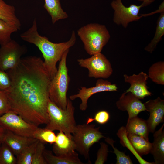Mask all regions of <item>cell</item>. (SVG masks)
<instances>
[{
    "mask_svg": "<svg viewBox=\"0 0 164 164\" xmlns=\"http://www.w3.org/2000/svg\"><path fill=\"white\" fill-rule=\"evenodd\" d=\"M20 37L23 40L35 45L40 51L44 59V66L51 80L57 73V63L64 52L75 44L76 40L75 32L73 31L70 39L67 42L55 43L50 41L47 37L39 33L36 18L32 26L22 33Z\"/></svg>",
    "mask_w": 164,
    "mask_h": 164,
    "instance_id": "cell-2",
    "label": "cell"
},
{
    "mask_svg": "<svg viewBox=\"0 0 164 164\" xmlns=\"http://www.w3.org/2000/svg\"><path fill=\"white\" fill-rule=\"evenodd\" d=\"M155 34L150 42L145 48L146 51L152 53L155 49L164 35V12L160 13L157 21Z\"/></svg>",
    "mask_w": 164,
    "mask_h": 164,
    "instance_id": "cell-23",
    "label": "cell"
},
{
    "mask_svg": "<svg viewBox=\"0 0 164 164\" xmlns=\"http://www.w3.org/2000/svg\"><path fill=\"white\" fill-rule=\"evenodd\" d=\"M117 135L120 139V142L124 147H127L134 155L141 164H155L154 162H150L144 159L135 151L128 140L125 127L122 126L118 130Z\"/></svg>",
    "mask_w": 164,
    "mask_h": 164,
    "instance_id": "cell-25",
    "label": "cell"
},
{
    "mask_svg": "<svg viewBox=\"0 0 164 164\" xmlns=\"http://www.w3.org/2000/svg\"><path fill=\"white\" fill-rule=\"evenodd\" d=\"M0 47V70L6 71L15 67L26 53V46L11 39Z\"/></svg>",
    "mask_w": 164,
    "mask_h": 164,
    "instance_id": "cell-8",
    "label": "cell"
},
{
    "mask_svg": "<svg viewBox=\"0 0 164 164\" xmlns=\"http://www.w3.org/2000/svg\"><path fill=\"white\" fill-rule=\"evenodd\" d=\"M164 124L153 134V142L150 152L154 158L155 164L164 163Z\"/></svg>",
    "mask_w": 164,
    "mask_h": 164,
    "instance_id": "cell-17",
    "label": "cell"
},
{
    "mask_svg": "<svg viewBox=\"0 0 164 164\" xmlns=\"http://www.w3.org/2000/svg\"><path fill=\"white\" fill-rule=\"evenodd\" d=\"M11 81L7 73L0 70V90L5 91L10 86Z\"/></svg>",
    "mask_w": 164,
    "mask_h": 164,
    "instance_id": "cell-35",
    "label": "cell"
},
{
    "mask_svg": "<svg viewBox=\"0 0 164 164\" xmlns=\"http://www.w3.org/2000/svg\"><path fill=\"white\" fill-rule=\"evenodd\" d=\"M111 5L114 10V22L125 28L127 27L130 22L138 21L142 17L138 15L140 10L142 7V4L137 5L132 4L127 7L124 5L121 0H114Z\"/></svg>",
    "mask_w": 164,
    "mask_h": 164,
    "instance_id": "cell-10",
    "label": "cell"
},
{
    "mask_svg": "<svg viewBox=\"0 0 164 164\" xmlns=\"http://www.w3.org/2000/svg\"><path fill=\"white\" fill-rule=\"evenodd\" d=\"M8 99L4 91L0 90V116L10 110Z\"/></svg>",
    "mask_w": 164,
    "mask_h": 164,
    "instance_id": "cell-34",
    "label": "cell"
},
{
    "mask_svg": "<svg viewBox=\"0 0 164 164\" xmlns=\"http://www.w3.org/2000/svg\"><path fill=\"white\" fill-rule=\"evenodd\" d=\"M0 19L15 26L18 30L21 29L20 21L16 15L15 7L0 0Z\"/></svg>",
    "mask_w": 164,
    "mask_h": 164,
    "instance_id": "cell-20",
    "label": "cell"
},
{
    "mask_svg": "<svg viewBox=\"0 0 164 164\" xmlns=\"http://www.w3.org/2000/svg\"><path fill=\"white\" fill-rule=\"evenodd\" d=\"M77 61L80 66L88 69L89 77L106 79L113 73L110 61L101 53L92 55L88 58L78 59Z\"/></svg>",
    "mask_w": 164,
    "mask_h": 164,
    "instance_id": "cell-7",
    "label": "cell"
},
{
    "mask_svg": "<svg viewBox=\"0 0 164 164\" xmlns=\"http://www.w3.org/2000/svg\"><path fill=\"white\" fill-rule=\"evenodd\" d=\"M11 81L4 91L10 110L27 122L38 127L46 125L51 79L40 57H22L14 68L6 71Z\"/></svg>",
    "mask_w": 164,
    "mask_h": 164,
    "instance_id": "cell-1",
    "label": "cell"
},
{
    "mask_svg": "<svg viewBox=\"0 0 164 164\" xmlns=\"http://www.w3.org/2000/svg\"><path fill=\"white\" fill-rule=\"evenodd\" d=\"M77 32L84 49L91 56L101 53L110 38L106 26L97 23L87 24L79 28Z\"/></svg>",
    "mask_w": 164,
    "mask_h": 164,
    "instance_id": "cell-5",
    "label": "cell"
},
{
    "mask_svg": "<svg viewBox=\"0 0 164 164\" xmlns=\"http://www.w3.org/2000/svg\"><path fill=\"white\" fill-rule=\"evenodd\" d=\"M33 138L45 144H52L56 141V135L50 129L38 127L34 132Z\"/></svg>",
    "mask_w": 164,
    "mask_h": 164,
    "instance_id": "cell-26",
    "label": "cell"
},
{
    "mask_svg": "<svg viewBox=\"0 0 164 164\" xmlns=\"http://www.w3.org/2000/svg\"><path fill=\"white\" fill-rule=\"evenodd\" d=\"M142 2L141 4L142 7L147 6L154 2L155 0H137Z\"/></svg>",
    "mask_w": 164,
    "mask_h": 164,
    "instance_id": "cell-37",
    "label": "cell"
},
{
    "mask_svg": "<svg viewBox=\"0 0 164 164\" xmlns=\"http://www.w3.org/2000/svg\"><path fill=\"white\" fill-rule=\"evenodd\" d=\"M148 77L155 83L164 85V62L160 61L152 64L148 70Z\"/></svg>",
    "mask_w": 164,
    "mask_h": 164,
    "instance_id": "cell-24",
    "label": "cell"
},
{
    "mask_svg": "<svg viewBox=\"0 0 164 164\" xmlns=\"http://www.w3.org/2000/svg\"><path fill=\"white\" fill-rule=\"evenodd\" d=\"M127 137L136 152L141 156L150 153L152 143L143 137L132 134H127Z\"/></svg>",
    "mask_w": 164,
    "mask_h": 164,
    "instance_id": "cell-22",
    "label": "cell"
},
{
    "mask_svg": "<svg viewBox=\"0 0 164 164\" xmlns=\"http://www.w3.org/2000/svg\"><path fill=\"white\" fill-rule=\"evenodd\" d=\"M125 128L127 134L138 135L149 141V132L146 121L138 116L131 118L128 119Z\"/></svg>",
    "mask_w": 164,
    "mask_h": 164,
    "instance_id": "cell-18",
    "label": "cell"
},
{
    "mask_svg": "<svg viewBox=\"0 0 164 164\" xmlns=\"http://www.w3.org/2000/svg\"><path fill=\"white\" fill-rule=\"evenodd\" d=\"M47 112L49 121L45 128L53 131H61L72 137L77 125L74 118L75 108L72 102L67 98L66 108L63 109L49 100Z\"/></svg>",
    "mask_w": 164,
    "mask_h": 164,
    "instance_id": "cell-3",
    "label": "cell"
},
{
    "mask_svg": "<svg viewBox=\"0 0 164 164\" xmlns=\"http://www.w3.org/2000/svg\"><path fill=\"white\" fill-rule=\"evenodd\" d=\"M18 30L14 26L0 19V45L2 46L10 41L12 34Z\"/></svg>",
    "mask_w": 164,
    "mask_h": 164,
    "instance_id": "cell-27",
    "label": "cell"
},
{
    "mask_svg": "<svg viewBox=\"0 0 164 164\" xmlns=\"http://www.w3.org/2000/svg\"><path fill=\"white\" fill-rule=\"evenodd\" d=\"M36 140L33 138L20 136L6 130L3 142L9 147L16 157L23 149Z\"/></svg>",
    "mask_w": 164,
    "mask_h": 164,
    "instance_id": "cell-15",
    "label": "cell"
},
{
    "mask_svg": "<svg viewBox=\"0 0 164 164\" xmlns=\"http://www.w3.org/2000/svg\"><path fill=\"white\" fill-rule=\"evenodd\" d=\"M100 144V147L97 153V159L95 164H103L107 160L109 152L108 145L103 142Z\"/></svg>",
    "mask_w": 164,
    "mask_h": 164,
    "instance_id": "cell-33",
    "label": "cell"
},
{
    "mask_svg": "<svg viewBox=\"0 0 164 164\" xmlns=\"http://www.w3.org/2000/svg\"><path fill=\"white\" fill-rule=\"evenodd\" d=\"M0 126L17 135L31 138L38 127L27 122L11 110L0 116Z\"/></svg>",
    "mask_w": 164,
    "mask_h": 164,
    "instance_id": "cell-9",
    "label": "cell"
},
{
    "mask_svg": "<svg viewBox=\"0 0 164 164\" xmlns=\"http://www.w3.org/2000/svg\"><path fill=\"white\" fill-rule=\"evenodd\" d=\"M95 126L87 123L77 125L72 135L76 150L86 159H88L89 163L90 148L101 138H105L100 132V127L95 128Z\"/></svg>",
    "mask_w": 164,
    "mask_h": 164,
    "instance_id": "cell-6",
    "label": "cell"
},
{
    "mask_svg": "<svg viewBox=\"0 0 164 164\" xmlns=\"http://www.w3.org/2000/svg\"><path fill=\"white\" fill-rule=\"evenodd\" d=\"M118 108L122 111H126L128 119L138 116L142 111H146L144 103L130 92L123 93L116 102Z\"/></svg>",
    "mask_w": 164,
    "mask_h": 164,
    "instance_id": "cell-14",
    "label": "cell"
},
{
    "mask_svg": "<svg viewBox=\"0 0 164 164\" xmlns=\"http://www.w3.org/2000/svg\"><path fill=\"white\" fill-rule=\"evenodd\" d=\"M39 141L26 147L17 156V164H32L33 155Z\"/></svg>",
    "mask_w": 164,
    "mask_h": 164,
    "instance_id": "cell-28",
    "label": "cell"
},
{
    "mask_svg": "<svg viewBox=\"0 0 164 164\" xmlns=\"http://www.w3.org/2000/svg\"><path fill=\"white\" fill-rule=\"evenodd\" d=\"M105 141L109 144L113 148L116 157V164H132L133 162L129 156L127 155L122 152L120 151L115 148L114 145V141L109 138L105 139Z\"/></svg>",
    "mask_w": 164,
    "mask_h": 164,
    "instance_id": "cell-30",
    "label": "cell"
},
{
    "mask_svg": "<svg viewBox=\"0 0 164 164\" xmlns=\"http://www.w3.org/2000/svg\"><path fill=\"white\" fill-rule=\"evenodd\" d=\"M45 143L39 142L33 154L32 164H47L43 155Z\"/></svg>",
    "mask_w": 164,
    "mask_h": 164,
    "instance_id": "cell-31",
    "label": "cell"
},
{
    "mask_svg": "<svg viewBox=\"0 0 164 164\" xmlns=\"http://www.w3.org/2000/svg\"><path fill=\"white\" fill-rule=\"evenodd\" d=\"M118 87L115 84H112L102 78L98 79L95 86L89 88L81 87L79 89L77 94L72 95L69 97L71 100L79 98L81 100L79 108L82 111L86 110L87 108V101L90 97L97 93L104 91H117Z\"/></svg>",
    "mask_w": 164,
    "mask_h": 164,
    "instance_id": "cell-11",
    "label": "cell"
},
{
    "mask_svg": "<svg viewBox=\"0 0 164 164\" xmlns=\"http://www.w3.org/2000/svg\"><path fill=\"white\" fill-rule=\"evenodd\" d=\"M6 130L0 126V146L3 142V139Z\"/></svg>",
    "mask_w": 164,
    "mask_h": 164,
    "instance_id": "cell-36",
    "label": "cell"
},
{
    "mask_svg": "<svg viewBox=\"0 0 164 164\" xmlns=\"http://www.w3.org/2000/svg\"><path fill=\"white\" fill-rule=\"evenodd\" d=\"M110 115L108 112L105 110H102L97 112L95 115L94 118H89L86 123L89 124L94 121L98 123L103 125L106 123L109 120Z\"/></svg>",
    "mask_w": 164,
    "mask_h": 164,
    "instance_id": "cell-32",
    "label": "cell"
},
{
    "mask_svg": "<svg viewBox=\"0 0 164 164\" xmlns=\"http://www.w3.org/2000/svg\"><path fill=\"white\" fill-rule=\"evenodd\" d=\"M69 50L64 52L59 61L57 73L51 80L49 90L50 100L63 110L66 108L67 94L70 81L66 62Z\"/></svg>",
    "mask_w": 164,
    "mask_h": 164,
    "instance_id": "cell-4",
    "label": "cell"
},
{
    "mask_svg": "<svg viewBox=\"0 0 164 164\" xmlns=\"http://www.w3.org/2000/svg\"><path fill=\"white\" fill-rule=\"evenodd\" d=\"M44 7L50 16L53 24L59 20L68 17L61 7L60 0H45Z\"/></svg>",
    "mask_w": 164,
    "mask_h": 164,
    "instance_id": "cell-21",
    "label": "cell"
},
{
    "mask_svg": "<svg viewBox=\"0 0 164 164\" xmlns=\"http://www.w3.org/2000/svg\"><path fill=\"white\" fill-rule=\"evenodd\" d=\"M52 151L57 156L68 155L75 152L76 145L72 139L63 132L59 131L53 144Z\"/></svg>",
    "mask_w": 164,
    "mask_h": 164,
    "instance_id": "cell-16",
    "label": "cell"
},
{
    "mask_svg": "<svg viewBox=\"0 0 164 164\" xmlns=\"http://www.w3.org/2000/svg\"><path fill=\"white\" fill-rule=\"evenodd\" d=\"M146 111L149 112L146 120L149 132L154 133L158 125L164 120V100L159 97L149 100L144 103Z\"/></svg>",
    "mask_w": 164,
    "mask_h": 164,
    "instance_id": "cell-13",
    "label": "cell"
},
{
    "mask_svg": "<svg viewBox=\"0 0 164 164\" xmlns=\"http://www.w3.org/2000/svg\"><path fill=\"white\" fill-rule=\"evenodd\" d=\"M123 76L125 82L130 84L126 92L131 93L139 99L152 95L147 85L148 77L146 73L142 71L138 74H134L131 76L124 74Z\"/></svg>",
    "mask_w": 164,
    "mask_h": 164,
    "instance_id": "cell-12",
    "label": "cell"
},
{
    "mask_svg": "<svg viewBox=\"0 0 164 164\" xmlns=\"http://www.w3.org/2000/svg\"><path fill=\"white\" fill-rule=\"evenodd\" d=\"M43 155L47 164H83L75 152L68 155L57 156L51 151L45 149Z\"/></svg>",
    "mask_w": 164,
    "mask_h": 164,
    "instance_id": "cell-19",
    "label": "cell"
},
{
    "mask_svg": "<svg viewBox=\"0 0 164 164\" xmlns=\"http://www.w3.org/2000/svg\"><path fill=\"white\" fill-rule=\"evenodd\" d=\"M0 164H17L16 156L3 142L0 146Z\"/></svg>",
    "mask_w": 164,
    "mask_h": 164,
    "instance_id": "cell-29",
    "label": "cell"
}]
</instances>
